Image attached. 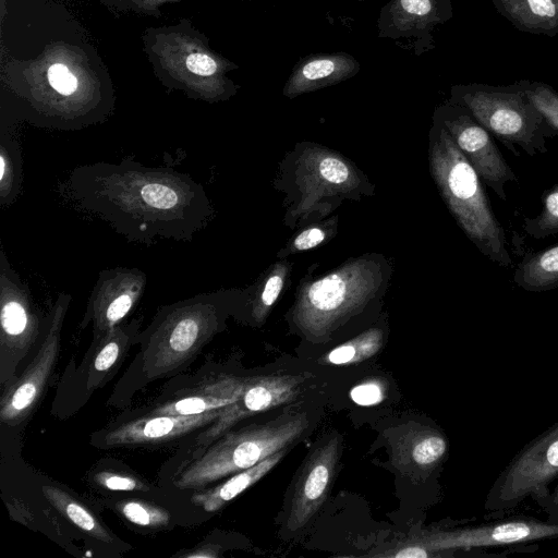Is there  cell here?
<instances>
[{"instance_id": "obj_1", "label": "cell", "mask_w": 558, "mask_h": 558, "mask_svg": "<svg viewBox=\"0 0 558 558\" xmlns=\"http://www.w3.org/2000/svg\"><path fill=\"white\" fill-rule=\"evenodd\" d=\"M62 193L77 209L145 245L159 240L191 242L215 215L204 187L187 173L145 166L133 156L75 167Z\"/></svg>"}, {"instance_id": "obj_2", "label": "cell", "mask_w": 558, "mask_h": 558, "mask_svg": "<svg viewBox=\"0 0 558 558\" xmlns=\"http://www.w3.org/2000/svg\"><path fill=\"white\" fill-rule=\"evenodd\" d=\"M240 293H198L158 308L143 339V372L149 379L171 376L186 366L225 326Z\"/></svg>"}, {"instance_id": "obj_3", "label": "cell", "mask_w": 558, "mask_h": 558, "mask_svg": "<svg viewBox=\"0 0 558 558\" xmlns=\"http://www.w3.org/2000/svg\"><path fill=\"white\" fill-rule=\"evenodd\" d=\"M429 168L451 215L468 238L489 259L509 268L506 234L495 217L477 172L445 126L434 118Z\"/></svg>"}, {"instance_id": "obj_4", "label": "cell", "mask_w": 558, "mask_h": 558, "mask_svg": "<svg viewBox=\"0 0 558 558\" xmlns=\"http://www.w3.org/2000/svg\"><path fill=\"white\" fill-rule=\"evenodd\" d=\"M383 282L377 258L368 255L350 259L300 287L292 320L308 338L325 339L374 300Z\"/></svg>"}, {"instance_id": "obj_5", "label": "cell", "mask_w": 558, "mask_h": 558, "mask_svg": "<svg viewBox=\"0 0 558 558\" xmlns=\"http://www.w3.org/2000/svg\"><path fill=\"white\" fill-rule=\"evenodd\" d=\"M308 427L305 413L227 432L181 470L174 478L180 489H199L250 469L287 449Z\"/></svg>"}, {"instance_id": "obj_6", "label": "cell", "mask_w": 558, "mask_h": 558, "mask_svg": "<svg viewBox=\"0 0 558 558\" xmlns=\"http://www.w3.org/2000/svg\"><path fill=\"white\" fill-rule=\"evenodd\" d=\"M451 101L464 106L483 128L517 156L515 146L530 156L547 151L546 138L557 135L531 100L527 82L511 86H454Z\"/></svg>"}, {"instance_id": "obj_7", "label": "cell", "mask_w": 558, "mask_h": 558, "mask_svg": "<svg viewBox=\"0 0 558 558\" xmlns=\"http://www.w3.org/2000/svg\"><path fill=\"white\" fill-rule=\"evenodd\" d=\"M558 482V421L526 442L492 484L484 502L504 512L531 499H544Z\"/></svg>"}, {"instance_id": "obj_8", "label": "cell", "mask_w": 558, "mask_h": 558, "mask_svg": "<svg viewBox=\"0 0 558 558\" xmlns=\"http://www.w3.org/2000/svg\"><path fill=\"white\" fill-rule=\"evenodd\" d=\"M293 180L299 196L288 213L292 221L305 219L324 206L332 205V201L360 196L364 184L362 173L349 159L315 144L298 155Z\"/></svg>"}, {"instance_id": "obj_9", "label": "cell", "mask_w": 558, "mask_h": 558, "mask_svg": "<svg viewBox=\"0 0 558 558\" xmlns=\"http://www.w3.org/2000/svg\"><path fill=\"white\" fill-rule=\"evenodd\" d=\"M0 384L9 386L21 361L41 332V320L28 284L0 250Z\"/></svg>"}, {"instance_id": "obj_10", "label": "cell", "mask_w": 558, "mask_h": 558, "mask_svg": "<svg viewBox=\"0 0 558 558\" xmlns=\"http://www.w3.org/2000/svg\"><path fill=\"white\" fill-rule=\"evenodd\" d=\"M72 296L60 292L45 324V338L37 354L20 377L3 389L0 421L15 426L28 417L43 397L60 352L61 330Z\"/></svg>"}, {"instance_id": "obj_11", "label": "cell", "mask_w": 558, "mask_h": 558, "mask_svg": "<svg viewBox=\"0 0 558 558\" xmlns=\"http://www.w3.org/2000/svg\"><path fill=\"white\" fill-rule=\"evenodd\" d=\"M435 119L449 132L481 180L506 201V184L517 181V175L493 142L492 134L464 106L453 101L439 107Z\"/></svg>"}, {"instance_id": "obj_12", "label": "cell", "mask_w": 558, "mask_h": 558, "mask_svg": "<svg viewBox=\"0 0 558 558\" xmlns=\"http://www.w3.org/2000/svg\"><path fill=\"white\" fill-rule=\"evenodd\" d=\"M558 537V523L515 515L428 534L418 544L430 550L509 546Z\"/></svg>"}, {"instance_id": "obj_13", "label": "cell", "mask_w": 558, "mask_h": 558, "mask_svg": "<svg viewBox=\"0 0 558 558\" xmlns=\"http://www.w3.org/2000/svg\"><path fill=\"white\" fill-rule=\"evenodd\" d=\"M147 275L137 267L117 266L99 272L81 327L93 325L94 340L122 324L142 299Z\"/></svg>"}, {"instance_id": "obj_14", "label": "cell", "mask_w": 558, "mask_h": 558, "mask_svg": "<svg viewBox=\"0 0 558 558\" xmlns=\"http://www.w3.org/2000/svg\"><path fill=\"white\" fill-rule=\"evenodd\" d=\"M452 16L449 0H390L379 12V38L407 39L416 56L434 48L433 32Z\"/></svg>"}, {"instance_id": "obj_15", "label": "cell", "mask_w": 558, "mask_h": 558, "mask_svg": "<svg viewBox=\"0 0 558 558\" xmlns=\"http://www.w3.org/2000/svg\"><path fill=\"white\" fill-rule=\"evenodd\" d=\"M300 393V379L292 375L247 377L238 400L198 435L195 445L205 449L240 421L294 400Z\"/></svg>"}, {"instance_id": "obj_16", "label": "cell", "mask_w": 558, "mask_h": 558, "mask_svg": "<svg viewBox=\"0 0 558 558\" xmlns=\"http://www.w3.org/2000/svg\"><path fill=\"white\" fill-rule=\"evenodd\" d=\"M340 456V440L333 435L318 446L305 461L293 487L287 527L302 529L325 501Z\"/></svg>"}, {"instance_id": "obj_17", "label": "cell", "mask_w": 558, "mask_h": 558, "mask_svg": "<svg viewBox=\"0 0 558 558\" xmlns=\"http://www.w3.org/2000/svg\"><path fill=\"white\" fill-rule=\"evenodd\" d=\"M223 409L195 415H146L108 430L104 444L106 447L165 444L210 425Z\"/></svg>"}, {"instance_id": "obj_18", "label": "cell", "mask_w": 558, "mask_h": 558, "mask_svg": "<svg viewBox=\"0 0 558 558\" xmlns=\"http://www.w3.org/2000/svg\"><path fill=\"white\" fill-rule=\"evenodd\" d=\"M360 69L359 61L347 52L307 56L295 64L282 93L292 99L347 81L357 74Z\"/></svg>"}, {"instance_id": "obj_19", "label": "cell", "mask_w": 558, "mask_h": 558, "mask_svg": "<svg viewBox=\"0 0 558 558\" xmlns=\"http://www.w3.org/2000/svg\"><path fill=\"white\" fill-rule=\"evenodd\" d=\"M247 378L220 375L179 392L148 411L147 415H195L223 409L241 396Z\"/></svg>"}, {"instance_id": "obj_20", "label": "cell", "mask_w": 558, "mask_h": 558, "mask_svg": "<svg viewBox=\"0 0 558 558\" xmlns=\"http://www.w3.org/2000/svg\"><path fill=\"white\" fill-rule=\"evenodd\" d=\"M140 320L120 324L95 340L96 349L87 372V389L101 387L122 362L132 343L140 336Z\"/></svg>"}, {"instance_id": "obj_21", "label": "cell", "mask_w": 558, "mask_h": 558, "mask_svg": "<svg viewBox=\"0 0 558 558\" xmlns=\"http://www.w3.org/2000/svg\"><path fill=\"white\" fill-rule=\"evenodd\" d=\"M448 441L444 434L434 428H418L409 432L401 439L396 451V461L400 469L429 473L445 459Z\"/></svg>"}, {"instance_id": "obj_22", "label": "cell", "mask_w": 558, "mask_h": 558, "mask_svg": "<svg viewBox=\"0 0 558 558\" xmlns=\"http://www.w3.org/2000/svg\"><path fill=\"white\" fill-rule=\"evenodd\" d=\"M286 449L269 456L258 464L232 474L221 484L192 495L191 501L206 512H215L267 474L284 456Z\"/></svg>"}, {"instance_id": "obj_23", "label": "cell", "mask_w": 558, "mask_h": 558, "mask_svg": "<svg viewBox=\"0 0 558 558\" xmlns=\"http://www.w3.org/2000/svg\"><path fill=\"white\" fill-rule=\"evenodd\" d=\"M513 25L535 34L558 33V0H493Z\"/></svg>"}, {"instance_id": "obj_24", "label": "cell", "mask_w": 558, "mask_h": 558, "mask_svg": "<svg viewBox=\"0 0 558 558\" xmlns=\"http://www.w3.org/2000/svg\"><path fill=\"white\" fill-rule=\"evenodd\" d=\"M43 493L49 504L75 526L100 542L112 543L113 536L106 526L76 498L53 485H44Z\"/></svg>"}, {"instance_id": "obj_25", "label": "cell", "mask_w": 558, "mask_h": 558, "mask_svg": "<svg viewBox=\"0 0 558 558\" xmlns=\"http://www.w3.org/2000/svg\"><path fill=\"white\" fill-rule=\"evenodd\" d=\"M514 282L530 292L558 287V244L525 258L514 271Z\"/></svg>"}, {"instance_id": "obj_26", "label": "cell", "mask_w": 558, "mask_h": 558, "mask_svg": "<svg viewBox=\"0 0 558 558\" xmlns=\"http://www.w3.org/2000/svg\"><path fill=\"white\" fill-rule=\"evenodd\" d=\"M23 183V159L19 141L8 130L0 134V205L10 206L20 196Z\"/></svg>"}, {"instance_id": "obj_27", "label": "cell", "mask_w": 558, "mask_h": 558, "mask_svg": "<svg viewBox=\"0 0 558 558\" xmlns=\"http://www.w3.org/2000/svg\"><path fill=\"white\" fill-rule=\"evenodd\" d=\"M290 272V265L281 260L272 265L250 302L252 319L262 324L283 290Z\"/></svg>"}, {"instance_id": "obj_28", "label": "cell", "mask_w": 558, "mask_h": 558, "mask_svg": "<svg viewBox=\"0 0 558 558\" xmlns=\"http://www.w3.org/2000/svg\"><path fill=\"white\" fill-rule=\"evenodd\" d=\"M383 341V331L372 328L333 348L323 360L333 365L355 364L374 356L381 349Z\"/></svg>"}, {"instance_id": "obj_29", "label": "cell", "mask_w": 558, "mask_h": 558, "mask_svg": "<svg viewBox=\"0 0 558 558\" xmlns=\"http://www.w3.org/2000/svg\"><path fill=\"white\" fill-rule=\"evenodd\" d=\"M117 510L129 522L148 529H161L170 522V513L151 502L129 499L116 505Z\"/></svg>"}, {"instance_id": "obj_30", "label": "cell", "mask_w": 558, "mask_h": 558, "mask_svg": "<svg viewBox=\"0 0 558 558\" xmlns=\"http://www.w3.org/2000/svg\"><path fill=\"white\" fill-rule=\"evenodd\" d=\"M523 230L534 240L558 233V184L545 194L541 213L534 218H524Z\"/></svg>"}, {"instance_id": "obj_31", "label": "cell", "mask_w": 558, "mask_h": 558, "mask_svg": "<svg viewBox=\"0 0 558 558\" xmlns=\"http://www.w3.org/2000/svg\"><path fill=\"white\" fill-rule=\"evenodd\" d=\"M527 94L545 118L546 122L558 134V94L544 84H529Z\"/></svg>"}, {"instance_id": "obj_32", "label": "cell", "mask_w": 558, "mask_h": 558, "mask_svg": "<svg viewBox=\"0 0 558 558\" xmlns=\"http://www.w3.org/2000/svg\"><path fill=\"white\" fill-rule=\"evenodd\" d=\"M95 482L110 490H123V492H147L148 486L135 476L102 471L95 475Z\"/></svg>"}, {"instance_id": "obj_33", "label": "cell", "mask_w": 558, "mask_h": 558, "mask_svg": "<svg viewBox=\"0 0 558 558\" xmlns=\"http://www.w3.org/2000/svg\"><path fill=\"white\" fill-rule=\"evenodd\" d=\"M327 236L326 229L323 226H311L298 233L289 243L286 254L298 253L314 248L322 244Z\"/></svg>"}, {"instance_id": "obj_34", "label": "cell", "mask_w": 558, "mask_h": 558, "mask_svg": "<svg viewBox=\"0 0 558 558\" xmlns=\"http://www.w3.org/2000/svg\"><path fill=\"white\" fill-rule=\"evenodd\" d=\"M48 81L51 87L63 96H70L77 89L76 77L63 64L57 63L48 70Z\"/></svg>"}, {"instance_id": "obj_35", "label": "cell", "mask_w": 558, "mask_h": 558, "mask_svg": "<svg viewBox=\"0 0 558 558\" xmlns=\"http://www.w3.org/2000/svg\"><path fill=\"white\" fill-rule=\"evenodd\" d=\"M350 395L356 404L374 405L384 399V389L380 384L368 381L355 386Z\"/></svg>"}, {"instance_id": "obj_36", "label": "cell", "mask_w": 558, "mask_h": 558, "mask_svg": "<svg viewBox=\"0 0 558 558\" xmlns=\"http://www.w3.org/2000/svg\"><path fill=\"white\" fill-rule=\"evenodd\" d=\"M185 64L190 72L199 76H210L218 70L217 62L204 53H191Z\"/></svg>"}, {"instance_id": "obj_37", "label": "cell", "mask_w": 558, "mask_h": 558, "mask_svg": "<svg viewBox=\"0 0 558 558\" xmlns=\"http://www.w3.org/2000/svg\"><path fill=\"white\" fill-rule=\"evenodd\" d=\"M536 505L547 513V520L558 523V482L553 486L549 494Z\"/></svg>"}, {"instance_id": "obj_38", "label": "cell", "mask_w": 558, "mask_h": 558, "mask_svg": "<svg viewBox=\"0 0 558 558\" xmlns=\"http://www.w3.org/2000/svg\"><path fill=\"white\" fill-rule=\"evenodd\" d=\"M387 556L398 558H426L432 556V553L420 544H411L399 548V550L388 554Z\"/></svg>"}, {"instance_id": "obj_39", "label": "cell", "mask_w": 558, "mask_h": 558, "mask_svg": "<svg viewBox=\"0 0 558 558\" xmlns=\"http://www.w3.org/2000/svg\"><path fill=\"white\" fill-rule=\"evenodd\" d=\"M211 545L202 546L201 548H195L194 551L183 554V557H217L219 554L217 549H211Z\"/></svg>"}, {"instance_id": "obj_40", "label": "cell", "mask_w": 558, "mask_h": 558, "mask_svg": "<svg viewBox=\"0 0 558 558\" xmlns=\"http://www.w3.org/2000/svg\"><path fill=\"white\" fill-rule=\"evenodd\" d=\"M357 1H367V0H357Z\"/></svg>"}]
</instances>
